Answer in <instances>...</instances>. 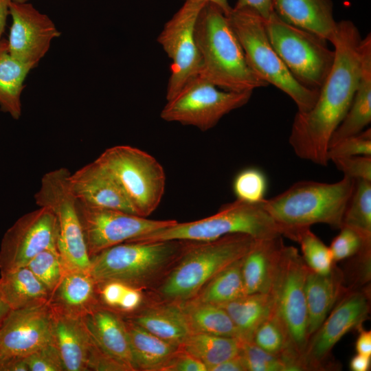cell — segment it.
Here are the masks:
<instances>
[{
  "label": "cell",
  "instance_id": "cell-19",
  "mask_svg": "<svg viewBox=\"0 0 371 371\" xmlns=\"http://www.w3.org/2000/svg\"><path fill=\"white\" fill-rule=\"evenodd\" d=\"M69 183L78 201L98 207L137 214L116 179L96 159L75 172H70Z\"/></svg>",
  "mask_w": 371,
  "mask_h": 371
},
{
  "label": "cell",
  "instance_id": "cell-48",
  "mask_svg": "<svg viewBox=\"0 0 371 371\" xmlns=\"http://www.w3.org/2000/svg\"><path fill=\"white\" fill-rule=\"evenodd\" d=\"M207 370V371H247L243 359L240 354L220 363L209 366Z\"/></svg>",
  "mask_w": 371,
  "mask_h": 371
},
{
  "label": "cell",
  "instance_id": "cell-3",
  "mask_svg": "<svg viewBox=\"0 0 371 371\" xmlns=\"http://www.w3.org/2000/svg\"><path fill=\"white\" fill-rule=\"evenodd\" d=\"M355 182L346 176L335 183L301 181L261 204L291 240L296 230L316 223L340 229Z\"/></svg>",
  "mask_w": 371,
  "mask_h": 371
},
{
  "label": "cell",
  "instance_id": "cell-1",
  "mask_svg": "<svg viewBox=\"0 0 371 371\" xmlns=\"http://www.w3.org/2000/svg\"><path fill=\"white\" fill-rule=\"evenodd\" d=\"M362 38L349 20L337 22L331 43L333 66L308 111L297 112L289 142L300 158L325 166L332 135L346 115L357 87L362 60Z\"/></svg>",
  "mask_w": 371,
  "mask_h": 371
},
{
  "label": "cell",
  "instance_id": "cell-37",
  "mask_svg": "<svg viewBox=\"0 0 371 371\" xmlns=\"http://www.w3.org/2000/svg\"><path fill=\"white\" fill-rule=\"evenodd\" d=\"M292 240L300 244L302 256L311 270L320 274L331 271L334 262L329 247L313 233L310 227L297 229Z\"/></svg>",
  "mask_w": 371,
  "mask_h": 371
},
{
  "label": "cell",
  "instance_id": "cell-40",
  "mask_svg": "<svg viewBox=\"0 0 371 371\" xmlns=\"http://www.w3.org/2000/svg\"><path fill=\"white\" fill-rule=\"evenodd\" d=\"M240 355L248 371H298L283 356L269 353L252 341H242Z\"/></svg>",
  "mask_w": 371,
  "mask_h": 371
},
{
  "label": "cell",
  "instance_id": "cell-39",
  "mask_svg": "<svg viewBox=\"0 0 371 371\" xmlns=\"http://www.w3.org/2000/svg\"><path fill=\"white\" fill-rule=\"evenodd\" d=\"M98 285L99 300L106 306L131 312L142 303L140 289L117 281L106 282Z\"/></svg>",
  "mask_w": 371,
  "mask_h": 371
},
{
  "label": "cell",
  "instance_id": "cell-13",
  "mask_svg": "<svg viewBox=\"0 0 371 371\" xmlns=\"http://www.w3.org/2000/svg\"><path fill=\"white\" fill-rule=\"evenodd\" d=\"M205 2L184 0L164 25L157 42L171 60L166 100H169L191 78L199 75L202 59L194 36L196 23Z\"/></svg>",
  "mask_w": 371,
  "mask_h": 371
},
{
  "label": "cell",
  "instance_id": "cell-45",
  "mask_svg": "<svg viewBox=\"0 0 371 371\" xmlns=\"http://www.w3.org/2000/svg\"><path fill=\"white\" fill-rule=\"evenodd\" d=\"M344 176L371 181V156L339 157L330 159Z\"/></svg>",
  "mask_w": 371,
  "mask_h": 371
},
{
  "label": "cell",
  "instance_id": "cell-34",
  "mask_svg": "<svg viewBox=\"0 0 371 371\" xmlns=\"http://www.w3.org/2000/svg\"><path fill=\"white\" fill-rule=\"evenodd\" d=\"M243 258L214 276L194 300L221 305L245 295L241 270Z\"/></svg>",
  "mask_w": 371,
  "mask_h": 371
},
{
  "label": "cell",
  "instance_id": "cell-51",
  "mask_svg": "<svg viewBox=\"0 0 371 371\" xmlns=\"http://www.w3.org/2000/svg\"><path fill=\"white\" fill-rule=\"evenodd\" d=\"M11 0H0V40L5 30L6 20L10 15V3Z\"/></svg>",
  "mask_w": 371,
  "mask_h": 371
},
{
  "label": "cell",
  "instance_id": "cell-2",
  "mask_svg": "<svg viewBox=\"0 0 371 371\" xmlns=\"http://www.w3.org/2000/svg\"><path fill=\"white\" fill-rule=\"evenodd\" d=\"M194 36L202 59L199 74L216 87L243 92L269 85L248 65L227 16L217 5L212 3L203 5Z\"/></svg>",
  "mask_w": 371,
  "mask_h": 371
},
{
  "label": "cell",
  "instance_id": "cell-12",
  "mask_svg": "<svg viewBox=\"0 0 371 371\" xmlns=\"http://www.w3.org/2000/svg\"><path fill=\"white\" fill-rule=\"evenodd\" d=\"M200 74L189 80L164 106L162 120L193 126L202 131L214 127L229 112L245 105L253 91H221Z\"/></svg>",
  "mask_w": 371,
  "mask_h": 371
},
{
  "label": "cell",
  "instance_id": "cell-43",
  "mask_svg": "<svg viewBox=\"0 0 371 371\" xmlns=\"http://www.w3.org/2000/svg\"><path fill=\"white\" fill-rule=\"evenodd\" d=\"M371 156V130L368 128L330 146L328 158L350 156Z\"/></svg>",
  "mask_w": 371,
  "mask_h": 371
},
{
  "label": "cell",
  "instance_id": "cell-49",
  "mask_svg": "<svg viewBox=\"0 0 371 371\" xmlns=\"http://www.w3.org/2000/svg\"><path fill=\"white\" fill-rule=\"evenodd\" d=\"M355 349L357 353L371 357V331L360 328L359 334L356 341Z\"/></svg>",
  "mask_w": 371,
  "mask_h": 371
},
{
  "label": "cell",
  "instance_id": "cell-4",
  "mask_svg": "<svg viewBox=\"0 0 371 371\" xmlns=\"http://www.w3.org/2000/svg\"><path fill=\"white\" fill-rule=\"evenodd\" d=\"M261 203H251L236 199L223 205L212 216L192 222H177L131 242H207L235 234L249 235L254 239L284 236V229L267 212Z\"/></svg>",
  "mask_w": 371,
  "mask_h": 371
},
{
  "label": "cell",
  "instance_id": "cell-26",
  "mask_svg": "<svg viewBox=\"0 0 371 371\" xmlns=\"http://www.w3.org/2000/svg\"><path fill=\"white\" fill-rule=\"evenodd\" d=\"M360 76L351 104L333 133L329 147L361 131L371 122V36L362 38Z\"/></svg>",
  "mask_w": 371,
  "mask_h": 371
},
{
  "label": "cell",
  "instance_id": "cell-25",
  "mask_svg": "<svg viewBox=\"0 0 371 371\" xmlns=\"http://www.w3.org/2000/svg\"><path fill=\"white\" fill-rule=\"evenodd\" d=\"M343 281L344 275L335 265L327 274L317 273L308 269L304 292L309 338L323 323L337 300L346 293Z\"/></svg>",
  "mask_w": 371,
  "mask_h": 371
},
{
  "label": "cell",
  "instance_id": "cell-8",
  "mask_svg": "<svg viewBox=\"0 0 371 371\" xmlns=\"http://www.w3.org/2000/svg\"><path fill=\"white\" fill-rule=\"evenodd\" d=\"M265 25L272 47L291 75L303 86L319 90L335 58L327 41L286 23L274 12Z\"/></svg>",
  "mask_w": 371,
  "mask_h": 371
},
{
  "label": "cell",
  "instance_id": "cell-14",
  "mask_svg": "<svg viewBox=\"0 0 371 371\" xmlns=\"http://www.w3.org/2000/svg\"><path fill=\"white\" fill-rule=\"evenodd\" d=\"M77 208L90 257L177 222L151 220L120 210L93 206L78 200Z\"/></svg>",
  "mask_w": 371,
  "mask_h": 371
},
{
  "label": "cell",
  "instance_id": "cell-18",
  "mask_svg": "<svg viewBox=\"0 0 371 371\" xmlns=\"http://www.w3.org/2000/svg\"><path fill=\"white\" fill-rule=\"evenodd\" d=\"M53 343L52 312L49 304L12 310L0 328V359L24 358Z\"/></svg>",
  "mask_w": 371,
  "mask_h": 371
},
{
  "label": "cell",
  "instance_id": "cell-28",
  "mask_svg": "<svg viewBox=\"0 0 371 371\" xmlns=\"http://www.w3.org/2000/svg\"><path fill=\"white\" fill-rule=\"evenodd\" d=\"M131 349L136 369L161 370L180 350L146 330L131 320L125 322Z\"/></svg>",
  "mask_w": 371,
  "mask_h": 371
},
{
  "label": "cell",
  "instance_id": "cell-15",
  "mask_svg": "<svg viewBox=\"0 0 371 371\" xmlns=\"http://www.w3.org/2000/svg\"><path fill=\"white\" fill-rule=\"evenodd\" d=\"M58 224L47 207L27 212L5 232L0 246V272L25 267L38 254L56 248Z\"/></svg>",
  "mask_w": 371,
  "mask_h": 371
},
{
  "label": "cell",
  "instance_id": "cell-47",
  "mask_svg": "<svg viewBox=\"0 0 371 371\" xmlns=\"http://www.w3.org/2000/svg\"><path fill=\"white\" fill-rule=\"evenodd\" d=\"M234 8H249L256 12L264 20L273 12V0H237Z\"/></svg>",
  "mask_w": 371,
  "mask_h": 371
},
{
  "label": "cell",
  "instance_id": "cell-22",
  "mask_svg": "<svg viewBox=\"0 0 371 371\" xmlns=\"http://www.w3.org/2000/svg\"><path fill=\"white\" fill-rule=\"evenodd\" d=\"M273 12L284 21L331 42L337 22L330 0H273Z\"/></svg>",
  "mask_w": 371,
  "mask_h": 371
},
{
  "label": "cell",
  "instance_id": "cell-29",
  "mask_svg": "<svg viewBox=\"0 0 371 371\" xmlns=\"http://www.w3.org/2000/svg\"><path fill=\"white\" fill-rule=\"evenodd\" d=\"M32 69L10 54L8 41L0 40V110L19 120L22 113L21 93L25 80Z\"/></svg>",
  "mask_w": 371,
  "mask_h": 371
},
{
  "label": "cell",
  "instance_id": "cell-7",
  "mask_svg": "<svg viewBox=\"0 0 371 371\" xmlns=\"http://www.w3.org/2000/svg\"><path fill=\"white\" fill-rule=\"evenodd\" d=\"M191 241L126 242L91 257L98 284L117 281L140 289L179 258Z\"/></svg>",
  "mask_w": 371,
  "mask_h": 371
},
{
  "label": "cell",
  "instance_id": "cell-35",
  "mask_svg": "<svg viewBox=\"0 0 371 371\" xmlns=\"http://www.w3.org/2000/svg\"><path fill=\"white\" fill-rule=\"evenodd\" d=\"M342 227L354 230L366 243L371 245L370 181L355 180L344 214Z\"/></svg>",
  "mask_w": 371,
  "mask_h": 371
},
{
  "label": "cell",
  "instance_id": "cell-50",
  "mask_svg": "<svg viewBox=\"0 0 371 371\" xmlns=\"http://www.w3.org/2000/svg\"><path fill=\"white\" fill-rule=\"evenodd\" d=\"M370 367V357L357 353L350 360V368L352 371H368Z\"/></svg>",
  "mask_w": 371,
  "mask_h": 371
},
{
  "label": "cell",
  "instance_id": "cell-5",
  "mask_svg": "<svg viewBox=\"0 0 371 371\" xmlns=\"http://www.w3.org/2000/svg\"><path fill=\"white\" fill-rule=\"evenodd\" d=\"M255 240L235 234L212 241L191 242L161 284V295L172 302L190 300L217 273L244 257Z\"/></svg>",
  "mask_w": 371,
  "mask_h": 371
},
{
  "label": "cell",
  "instance_id": "cell-31",
  "mask_svg": "<svg viewBox=\"0 0 371 371\" xmlns=\"http://www.w3.org/2000/svg\"><path fill=\"white\" fill-rule=\"evenodd\" d=\"M220 306L229 315L242 341H251L257 328L274 312L269 293L247 294Z\"/></svg>",
  "mask_w": 371,
  "mask_h": 371
},
{
  "label": "cell",
  "instance_id": "cell-32",
  "mask_svg": "<svg viewBox=\"0 0 371 371\" xmlns=\"http://www.w3.org/2000/svg\"><path fill=\"white\" fill-rule=\"evenodd\" d=\"M241 343L242 341L236 337L192 333L180 349L201 361L207 368L238 355Z\"/></svg>",
  "mask_w": 371,
  "mask_h": 371
},
{
  "label": "cell",
  "instance_id": "cell-24",
  "mask_svg": "<svg viewBox=\"0 0 371 371\" xmlns=\"http://www.w3.org/2000/svg\"><path fill=\"white\" fill-rule=\"evenodd\" d=\"M49 304L67 314L82 317L100 304L98 285L89 271L65 269L51 294Z\"/></svg>",
  "mask_w": 371,
  "mask_h": 371
},
{
  "label": "cell",
  "instance_id": "cell-46",
  "mask_svg": "<svg viewBox=\"0 0 371 371\" xmlns=\"http://www.w3.org/2000/svg\"><path fill=\"white\" fill-rule=\"evenodd\" d=\"M161 369L168 371H207L206 366L199 359L181 350Z\"/></svg>",
  "mask_w": 371,
  "mask_h": 371
},
{
  "label": "cell",
  "instance_id": "cell-55",
  "mask_svg": "<svg viewBox=\"0 0 371 371\" xmlns=\"http://www.w3.org/2000/svg\"><path fill=\"white\" fill-rule=\"evenodd\" d=\"M3 361L0 359V371H2Z\"/></svg>",
  "mask_w": 371,
  "mask_h": 371
},
{
  "label": "cell",
  "instance_id": "cell-52",
  "mask_svg": "<svg viewBox=\"0 0 371 371\" xmlns=\"http://www.w3.org/2000/svg\"><path fill=\"white\" fill-rule=\"evenodd\" d=\"M11 311L12 309L3 295L0 285V328Z\"/></svg>",
  "mask_w": 371,
  "mask_h": 371
},
{
  "label": "cell",
  "instance_id": "cell-36",
  "mask_svg": "<svg viewBox=\"0 0 371 371\" xmlns=\"http://www.w3.org/2000/svg\"><path fill=\"white\" fill-rule=\"evenodd\" d=\"M251 341L263 350L282 355L303 368L300 357L293 350L287 333L274 312L257 328Z\"/></svg>",
  "mask_w": 371,
  "mask_h": 371
},
{
  "label": "cell",
  "instance_id": "cell-11",
  "mask_svg": "<svg viewBox=\"0 0 371 371\" xmlns=\"http://www.w3.org/2000/svg\"><path fill=\"white\" fill-rule=\"evenodd\" d=\"M309 268L297 249L284 245L269 291L274 313L283 325L293 350L300 357L308 341L304 292Z\"/></svg>",
  "mask_w": 371,
  "mask_h": 371
},
{
  "label": "cell",
  "instance_id": "cell-17",
  "mask_svg": "<svg viewBox=\"0 0 371 371\" xmlns=\"http://www.w3.org/2000/svg\"><path fill=\"white\" fill-rule=\"evenodd\" d=\"M12 24L8 41L10 55L34 69L60 36L53 21L30 3L10 1Z\"/></svg>",
  "mask_w": 371,
  "mask_h": 371
},
{
  "label": "cell",
  "instance_id": "cell-16",
  "mask_svg": "<svg viewBox=\"0 0 371 371\" xmlns=\"http://www.w3.org/2000/svg\"><path fill=\"white\" fill-rule=\"evenodd\" d=\"M370 311L368 293H345L340 302L310 337L302 356L304 370L324 368L334 346L349 331L361 327Z\"/></svg>",
  "mask_w": 371,
  "mask_h": 371
},
{
  "label": "cell",
  "instance_id": "cell-10",
  "mask_svg": "<svg viewBox=\"0 0 371 371\" xmlns=\"http://www.w3.org/2000/svg\"><path fill=\"white\" fill-rule=\"evenodd\" d=\"M116 179L136 214L147 217L159 206L165 192L163 166L151 155L128 145L106 148L95 159Z\"/></svg>",
  "mask_w": 371,
  "mask_h": 371
},
{
  "label": "cell",
  "instance_id": "cell-42",
  "mask_svg": "<svg viewBox=\"0 0 371 371\" xmlns=\"http://www.w3.org/2000/svg\"><path fill=\"white\" fill-rule=\"evenodd\" d=\"M341 232L333 240L329 247L333 262H338L370 249L371 245L366 243L354 230L341 227Z\"/></svg>",
  "mask_w": 371,
  "mask_h": 371
},
{
  "label": "cell",
  "instance_id": "cell-27",
  "mask_svg": "<svg viewBox=\"0 0 371 371\" xmlns=\"http://www.w3.org/2000/svg\"><path fill=\"white\" fill-rule=\"evenodd\" d=\"M0 285L12 310L49 304V291L26 266L1 273Z\"/></svg>",
  "mask_w": 371,
  "mask_h": 371
},
{
  "label": "cell",
  "instance_id": "cell-20",
  "mask_svg": "<svg viewBox=\"0 0 371 371\" xmlns=\"http://www.w3.org/2000/svg\"><path fill=\"white\" fill-rule=\"evenodd\" d=\"M82 318L91 339L102 351L127 370H137L125 322L114 311L100 304Z\"/></svg>",
  "mask_w": 371,
  "mask_h": 371
},
{
  "label": "cell",
  "instance_id": "cell-9",
  "mask_svg": "<svg viewBox=\"0 0 371 371\" xmlns=\"http://www.w3.org/2000/svg\"><path fill=\"white\" fill-rule=\"evenodd\" d=\"M69 173L65 168L45 173L34 197L38 207L49 208L56 218V248L65 269L89 271L91 257L77 208V199L69 187Z\"/></svg>",
  "mask_w": 371,
  "mask_h": 371
},
{
  "label": "cell",
  "instance_id": "cell-38",
  "mask_svg": "<svg viewBox=\"0 0 371 371\" xmlns=\"http://www.w3.org/2000/svg\"><path fill=\"white\" fill-rule=\"evenodd\" d=\"M26 267L45 285L50 294L60 282L65 270L56 247L42 251Z\"/></svg>",
  "mask_w": 371,
  "mask_h": 371
},
{
  "label": "cell",
  "instance_id": "cell-6",
  "mask_svg": "<svg viewBox=\"0 0 371 371\" xmlns=\"http://www.w3.org/2000/svg\"><path fill=\"white\" fill-rule=\"evenodd\" d=\"M227 17L255 74L288 95L298 112L311 109L319 90L303 86L291 75L269 41L264 19L253 10L234 8Z\"/></svg>",
  "mask_w": 371,
  "mask_h": 371
},
{
  "label": "cell",
  "instance_id": "cell-53",
  "mask_svg": "<svg viewBox=\"0 0 371 371\" xmlns=\"http://www.w3.org/2000/svg\"><path fill=\"white\" fill-rule=\"evenodd\" d=\"M184 1V0H183ZM205 3H212L220 8L226 16L231 12L232 8L229 5L227 0H194Z\"/></svg>",
  "mask_w": 371,
  "mask_h": 371
},
{
  "label": "cell",
  "instance_id": "cell-41",
  "mask_svg": "<svg viewBox=\"0 0 371 371\" xmlns=\"http://www.w3.org/2000/svg\"><path fill=\"white\" fill-rule=\"evenodd\" d=\"M267 185V177L261 170L247 168L236 175L232 188L237 200L260 203L265 199Z\"/></svg>",
  "mask_w": 371,
  "mask_h": 371
},
{
  "label": "cell",
  "instance_id": "cell-54",
  "mask_svg": "<svg viewBox=\"0 0 371 371\" xmlns=\"http://www.w3.org/2000/svg\"><path fill=\"white\" fill-rule=\"evenodd\" d=\"M30 0H11V1L16 2V3H27Z\"/></svg>",
  "mask_w": 371,
  "mask_h": 371
},
{
  "label": "cell",
  "instance_id": "cell-21",
  "mask_svg": "<svg viewBox=\"0 0 371 371\" xmlns=\"http://www.w3.org/2000/svg\"><path fill=\"white\" fill-rule=\"evenodd\" d=\"M50 307L53 343L60 355L65 371L89 370L91 338L82 318Z\"/></svg>",
  "mask_w": 371,
  "mask_h": 371
},
{
  "label": "cell",
  "instance_id": "cell-23",
  "mask_svg": "<svg viewBox=\"0 0 371 371\" xmlns=\"http://www.w3.org/2000/svg\"><path fill=\"white\" fill-rule=\"evenodd\" d=\"M284 245L282 236L255 240L243 258L241 270L246 295L269 292Z\"/></svg>",
  "mask_w": 371,
  "mask_h": 371
},
{
  "label": "cell",
  "instance_id": "cell-30",
  "mask_svg": "<svg viewBox=\"0 0 371 371\" xmlns=\"http://www.w3.org/2000/svg\"><path fill=\"white\" fill-rule=\"evenodd\" d=\"M153 335L181 346L192 333L181 307L157 306L146 310L130 319Z\"/></svg>",
  "mask_w": 371,
  "mask_h": 371
},
{
  "label": "cell",
  "instance_id": "cell-33",
  "mask_svg": "<svg viewBox=\"0 0 371 371\" xmlns=\"http://www.w3.org/2000/svg\"><path fill=\"white\" fill-rule=\"evenodd\" d=\"M182 308L192 333L239 339L236 327L220 305L193 300Z\"/></svg>",
  "mask_w": 371,
  "mask_h": 371
},
{
  "label": "cell",
  "instance_id": "cell-44",
  "mask_svg": "<svg viewBox=\"0 0 371 371\" xmlns=\"http://www.w3.org/2000/svg\"><path fill=\"white\" fill-rule=\"evenodd\" d=\"M29 371H65L60 355L51 343L24 357Z\"/></svg>",
  "mask_w": 371,
  "mask_h": 371
}]
</instances>
